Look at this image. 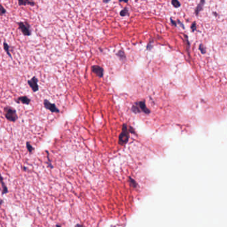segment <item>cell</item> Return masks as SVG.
<instances>
[{
  "label": "cell",
  "mask_w": 227,
  "mask_h": 227,
  "mask_svg": "<svg viewBox=\"0 0 227 227\" xmlns=\"http://www.w3.org/2000/svg\"><path fill=\"white\" fill-rule=\"evenodd\" d=\"M191 29L193 31H195V30H196V23H195V22L192 24Z\"/></svg>",
  "instance_id": "obj_18"
},
{
  "label": "cell",
  "mask_w": 227,
  "mask_h": 227,
  "mask_svg": "<svg viewBox=\"0 0 227 227\" xmlns=\"http://www.w3.org/2000/svg\"><path fill=\"white\" fill-rule=\"evenodd\" d=\"M171 23H172V24H173V25H175V26H176V25H177V23H176L175 22V21H173V19H171Z\"/></svg>",
  "instance_id": "obj_19"
},
{
  "label": "cell",
  "mask_w": 227,
  "mask_h": 227,
  "mask_svg": "<svg viewBox=\"0 0 227 227\" xmlns=\"http://www.w3.org/2000/svg\"><path fill=\"white\" fill-rule=\"evenodd\" d=\"M19 6H26L29 5L31 6H35L36 4L33 0H18Z\"/></svg>",
  "instance_id": "obj_9"
},
{
  "label": "cell",
  "mask_w": 227,
  "mask_h": 227,
  "mask_svg": "<svg viewBox=\"0 0 227 227\" xmlns=\"http://www.w3.org/2000/svg\"><path fill=\"white\" fill-rule=\"evenodd\" d=\"M3 46H4V49L5 51H6V54L8 55L9 57H10L11 59H12V56H11V54L10 53V50H9L10 49V46H9L6 41L4 42Z\"/></svg>",
  "instance_id": "obj_11"
},
{
  "label": "cell",
  "mask_w": 227,
  "mask_h": 227,
  "mask_svg": "<svg viewBox=\"0 0 227 227\" xmlns=\"http://www.w3.org/2000/svg\"><path fill=\"white\" fill-rule=\"evenodd\" d=\"M6 13V9L4 8V6L1 4H0V16L4 15V14Z\"/></svg>",
  "instance_id": "obj_17"
},
{
  "label": "cell",
  "mask_w": 227,
  "mask_h": 227,
  "mask_svg": "<svg viewBox=\"0 0 227 227\" xmlns=\"http://www.w3.org/2000/svg\"><path fill=\"white\" fill-rule=\"evenodd\" d=\"M171 4H172L173 7L175 8H178L181 6L180 2L178 0H172V1H171Z\"/></svg>",
  "instance_id": "obj_15"
},
{
  "label": "cell",
  "mask_w": 227,
  "mask_h": 227,
  "mask_svg": "<svg viewBox=\"0 0 227 227\" xmlns=\"http://www.w3.org/2000/svg\"><path fill=\"white\" fill-rule=\"evenodd\" d=\"M4 114L6 119L11 122H15L18 119L15 109L11 106H6L4 108Z\"/></svg>",
  "instance_id": "obj_1"
},
{
  "label": "cell",
  "mask_w": 227,
  "mask_h": 227,
  "mask_svg": "<svg viewBox=\"0 0 227 227\" xmlns=\"http://www.w3.org/2000/svg\"><path fill=\"white\" fill-rule=\"evenodd\" d=\"M2 203H3V201H2V200L0 199V205H1Z\"/></svg>",
  "instance_id": "obj_22"
},
{
  "label": "cell",
  "mask_w": 227,
  "mask_h": 227,
  "mask_svg": "<svg viewBox=\"0 0 227 227\" xmlns=\"http://www.w3.org/2000/svg\"><path fill=\"white\" fill-rule=\"evenodd\" d=\"M15 101L18 104L21 103L25 105H29L31 102V99L27 96H19V97L15 99Z\"/></svg>",
  "instance_id": "obj_7"
},
{
  "label": "cell",
  "mask_w": 227,
  "mask_h": 227,
  "mask_svg": "<svg viewBox=\"0 0 227 227\" xmlns=\"http://www.w3.org/2000/svg\"><path fill=\"white\" fill-rule=\"evenodd\" d=\"M28 85L32 89L33 92H36L39 90V85H38V78L36 76H33L30 80L27 81Z\"/></svg>",
  "instance_id": "obj_5"
},
{
  "label": "cell",
  "mask_w": 227,
  "mask_h": 227,
  "mask_svg": "<svg viewBox=\"0 0 227 227\" xmlns=\"http://www.w3.org/2000/svg\"><path fill=\"white\" fill-rule=\"evenodd\" d=\"M26 148L27 149V151L29 153H32L33 151L35 150V148L31 146V144L29 142H26Z\"/></svg>",
  "instance_id": "obj_13"
},
{
  "label": "cell",
  "mask_w": 227,
  "mask_h": 227,
  "mask_svg": "<svg viewBox=\"0 0 227 227\" xmlns=\"http://www.w3.org/2000/svg\"><path fill=\"white\" fill-rule=\"evenodd\" d=\"M43 104H44V106L46 109L50 110L51 112H59V110L57 108L56 105H55V104L50 103L48 100H44V101H43Z\"/></svg>",
  "instance_id": "obj_6"
},
{
  "label": "cell",
  "mask_w": 227,
  "mask_h": 227,
  "mask_svg": "<svg viewBox=\"0 0 227 227\" xmlns=\"http://www.w3.org/2000/svg\"><path fill=\"white\" fill-rule=\"evenodd\" d=\"M119 1L120 2L124 1V2H125V3H128V0H119Z\"/></svg>",
  "instance_id": "obj_20"
},
{
  "label": "cell",
  "mask_w": 227,
  "mask_h": 227,
  "mask_svg": "<svg viewBox=\"0 0 227 227\" xmlns=\"http://www.w3.org/2000/svg\"><path fill=\"white\" fill-rule=\"evenodd\" d=\"M129 139V132L125 124L123 125L122 132L119 136V141L118 143L120 145H124L126 144Z\"/></svg>",
  "instance_id": "obj_4"
},
{
  "label": "cell",
  "mask_w": 227,
  "mask_h": 227,
  "mask_svg": "<svg viewBox=\"0 0 227 227\" xmlns=\"http://www.w3.org/2000/svg\"><path fill=\"white\" fill-rule=\"evenodd\" d=\"M205 0H201V2H200V3H199V6H197V9H195V14H196V15H199V12L201 11V9L202 8V6H203L204 4H205Z\"/></svg>",
  "instance_id": "obj_12"
},
{
  "label": "cell",
  "mask_w": 227,
  "mask_h": 227,
  "mask_svg": "<svg viewBox=\"0 0 227 227\" xmlns=\"http://www.w3.org/2000/svg\"><path fill=\"white\" fill-rule=\"evenodd\" d=\"M18 27L19 29L22 32L23 34L25 36H29L31 35L32 31H31V27L30 24L29 23L28 21H21V22H18Z\"/></svg>",
  "instance_id": "obj_2"
},
{
  "label": "cell",
  "mask_w": 227,
  "mask_h": 227,
  "mask_svg": "<svg viewBox=\"0 0 227 227\" xmlns=\"http://www.w3.org/2000/svg\"><path fill=\"white\" fill-rule=\"evenodd\" d=\"M117 55H118V57H119L120 59H121V60H124V59H125V53H124V52L123 51V50H120V51L117 53Z\"/></svg>",
  "instance_id": "obj_14"
},
{
  "label": "cell",
  "mask_w": 227,
  "mask_h": 227,
  "mask_svg": "<svg viewBox=\"0 0 227 227\" xmlns=\"http://www.w3.org/2000/svg\"><path fill=\"white\" fill-rule=\"evenodd\" d=\"M0 183H1L2 187V194L4 195V194H6V193H8L9 192V191L6 185L5 184V183L4 181V178L1 176V173H0Z\"/></svg>",
  "instance_id": "obj_10"
},
{
  "label": "cell",
  "mask_w": 227,
  "mask_h": 227,
  "mask_svg": "<svg viewBox=\"0 0 227 227\" xmlns=\"http://www.w3.org/2000/svg\"><path fill=\"white\" fill-rule=\"evenodd\" d=\"M110 1V0H103V2L104 4H108Z\"/></svg>",
  "instance_id": "obj_21"
},
{
  "label": "cell",
  "mask_w": 227,
  "mask_h": 227,
  "mask_svg": "<svg viewBox=\"0 0 227 227\" xmlns=\"http://www.w3.org/2000/svg\"><path fill=\"white\" fill-rule=\"evenodd\" d=\"M92 72H95V73L98 75V76L100 77H102L103 76V69L102 67H100V66H97V65H95V66H92Z\"/></svg>",
  "instance_id": "obj_8"
},
{
  "label": "cell",
  "mask_w": 227,
  "mask_h": 227,
  "mask_svg": "<svg viewBox=\"0 0 227 227\" xmlns=\"http://www.w3.org/2000/svg\"><path fill=\"white\" fill-rule=\"evenodd\" d=\"M120 15H121L122 17H124V16H126V15H129V12H128V8H125L123 10H122L121 11H120Z\"/></svg>",
  "instance_id": "obj_16"
},
{
  "label": "cell",
  "mask_w": 227,
  "mask_h": 227,
  "mask_svg": "<svg viewBox=\"0 0 227 227\" xmlns=\"http://www.w3.org/2000/svg\"><path fill=\"white\" fill-rule=\"evenodd\" d=\"M132 111L135 113H139L141 112H144L146 114H149L150 111L147 108L146 103L144 102H139L136 103V106L132 107Z\"/></svg>",
  "instance_id": "obj_3"
}]
</instances>
